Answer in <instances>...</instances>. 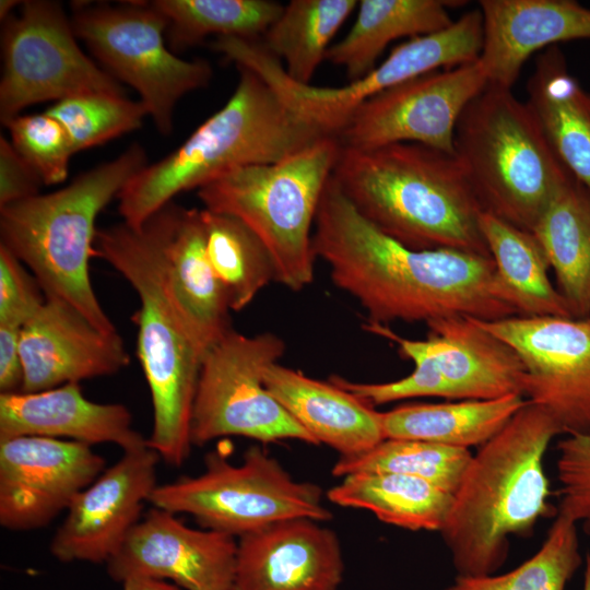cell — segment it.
<instances>
[{"instance_id":"6da1fadb","label":"cell","mask_w":590,"mask_h":590,"mask_svg":"<svg viewBox=\"0 0 590 590\" xmlns=\"http://www.w3.org/2000/svg\"><path fill=\"white\" fill-rule=\"evenodd\" d=\"M312 250L337 287L357 299L367 321L424 322L465 316H517L491 256L451 248L415 250L365 220L330 177L312 233Z\"/></svg>"},{"instance_id":"7a4b0ae2","label":"cell","mask_w":590,"mask_h":590,"mask_svg":"<svg viewBox=\"0 0 590 590\" xmlns=\"http://www.w3.org/2000/svg\"><path fill=\"white\" fill-rule=\"evenodd\" d=\"M560 434L555 420L528 401L473 453L440 531L458 576L493 575L507 560L510 538L531 535L555 512L544 457Z\"/></svg>"},{"instance_id":"3957f363","label":"cell","mask_w":590,"mask_h":590,"mask_svg":"<svg viewBox=\"0 0 590 590\" xmlns=\"http://www.w3.org/2000/svg\"><path fill=\"white\" fill-rule=\"evenodd\" d=\"M332 177L365 220L408 248L491 256L483 209L453 154L417 143L340 145Z\"/></svg>"},{"instance_id":"277c9868","label":"cell","mask_w":590,"mask_h":590,"mask_svg":"<svg viewBox=\"0 0 590 590\" xmlns=\"http://www.w3.org/2000/svg\"><path fill=\"white\" fill-rule=\"evenodd\" d=\"M163 231L160 210L140 227L122 222L98 229L95 252L129 282L140 298L133 321L153 408L148 446L165 463L180 467L192 446V411L204 352L168 286Z\"/></svg>"},{"instance_id":"5b68a950","label":"cell","mask_w":590,"mask_h":590,"mask_svg":"<svg viewBox=\"0 0 590 590\" xmlns=\"http://www.w3.org/2000/svg\"><path fill=\"white\" fill-rule=\"evenodd\" d=\"M237 69L238 83L226 104L121 190L118 211L126 224L140 227L178 193L239 167L278 163L330 137L292 110L257 73Z\"/></svg>"},{"instance_id":"8992f818","label":"cell","mask_w":590,"mask_h":590,"mask_svg":"<svg viewBox=\"0 0 590 590\" xmlns=\"http://www.w3.org/2000/svg\"><path fill=\"white\" fill-rule=\"evenodd\" d=\"M148 164L143 146L133 143L115 160L80 174L57 191L0 208V244L32 271L44 295L66 300L107 333L117 330L102 308L88 273L95 221Z\"/></svg>"},{"instance_id":"52a82bcc","label":"cell","mask_w":590,"mask_h":590,"mask_svg":"<svg viewBox=\"0 0 590 590\" xmlns=\"http://www.w3.org/2000/svg\"><path fill=\"white\" fill-rule=\"evenodd\" d=\"M453 155L483 211L528 232L574 178L527 102L492 84L460 115Z\"/></svg>"},{"instance_id":"ba28073f","label":"cell","mask_w":590,"mask_h":590,"mask_svg":"<svg viewBox=\"0 0 590 590\" xmlns=\"http://www.w3.org/2000/svg\"><path fill=\"white\" fill-rule=\"evenodd\" d=\"M340 144L327 137L278 163L233 169L198 189L204 209L240 220L263 243L275 282L299 292L314 281L312 225Z\"/></svg>"},{"instance_id":"9c48e42d","label":"cell","mask_w":590,"mask_h":590,"mask_svg":"<svg viewBox=\"0 0 590 590\" xmlns=\"http://www.w3.org/2000/svg\"><path fill=\"white\" fill-rule=\"evenodd\" d=\"M427 327V339L410 340L367 321L363 328L397 345L399 354L413 362V371L389 382H354L338 375L330 381L373 408L418 397L460 401L523 396L526 370L520 357L473 318L453 316Z\"/></svg>"},{"instance_id":"30bf717a","label":"cell","mask_w":590,"mask_h":590,"mask_svg":"<svg viewBox=\"0 0 590 590\" xmlns=\"http://www.w3.org/2000/svg\"><path fill=\"white\" fill-rule=\"evenodd\" d=\"M322 497L320 486L294 480L275 458L252 446L239 464L211 452L201 474L157 485L149 503L239 539L287 519L328 521L332 514Z\"/></svg>"},{"instance_id":"8fae6325","label":"cell","mask_w":590,"mask_h":590,"mask_svg":"<svg viewBox=\"0 0 590 590\" xmlns=\"http://www.w3.org/2000/svg\"><path fill=\"white\" fill-rule=\"evenodd\" d=\"M71 23L102 68L139 93L163 135L173 131L177 102L212 78L208 61L181 59L166 46L168 21L151 2L75 3Z\"/></svg>"},{"instance_id":"7c38bea8","label":"cell","mask_w":590,"mask_h":590,"mask_svg":"<svg viewBox=\"0 0 590 590\" xmlns=\"http://www.w3.org/2000/svg\"><path fill=\"white\" fill-rule=\"evenodd\" d=\"M483 36L481 11H468L438 32L410 38L364 78L339 87L292 80L280 59L258 44L243 48L239 63L262 78L297 115L335 138L355 108L369 97L423 74L477 61Z\"/></svg>"},{"instance_id":"4fadbf2b","label":"cell","mask_w":590,"mask_h":590,"mask_svg":"<svg viewBox=\"0 0 590 590\" xmlns=\"http://www.w3.org/2000/svg\"><path fill=\"white\" fill-rule=\"evenodd\" d=\"M285 349L275 333L245 335L232 328L205 352L192 411V445L225 436L318 445L264 384V370L279 363Z\"/></svg>"},{"instance_id":"5bb4252c","label":"cell","mask_w":590,"mask_h":590,"mask_svg":"<svg viewBox=\"0 0 590 590\" xmlns=\"http://www.w3.org/2000/svg\"><path fill=\"white\" fill-rule=\"evenodd\" d=\"M1 33L0 120L4 126L26 107L90 93L125 95L114 76L80 48L60 3L27 0Z\"/></svg>"},{"instance_id":"9a60e30c","label":"cell","mask_w":590,"mask_h":590,"mask_svg":"<svg viewBox=\"0 0 590 590\" xmlns=\"http://www.w3.org/2000/svg\"><path fill=\"white\" fill-rule=\"evenodd\" d=\"M487 84L480 60L423 74L363 102L335 139L355 150L417 143L453 154L458 119Z\"/></svg>"},{"instance_id":"2e32d148","label":"cell","mask_w":590,"mask_h":590,"mask_svg":"<svg viewBox=\"0 0 590 590\" xmlns=\"http://www.w3.org/2000/svg\"><path fill=\"white\" fill-rule=\"evenodd\" d=\"M473 319L518 354L529 402L544 409L563 434L590 433V317Z\"/></svg>"},{"instance_id":"e0dca14e","label":"cell","mask_w":590,"mask_h":590,"mask_svg":"<svg viewBox=\"0 0 590 590\" xmlns=\"http://www.w3.org/2000/svg\"><path fill=\"white\" fill-rule=\"evenodd\" d=\"M105 470L86 444L40 436L0 440V524L11 531L48 526Z\"/></svg>"},{"instance_id":"ac0fdd59","label":"cell","mask_w":590,"mask_h":590,"mask_svg":"<svg viewBox=\"0 0 590 590\" xmlns=\"http://www.w3.org/2000/svg\"><path fill=\"white\" fill-rule=\"evenodd\" d=\"M235 538L187 527L175 514L153 507L106 563L117 582L132 578L172 581L185 590H233Z\"/></svg>"},{"instance_id":"d6986e66","label":"cell","mask_w":590,"mask_h":590,"mask_svg":"<svg viewBox=\"0 0 590 590\" xmlns=\"http://www.w3.org/2000/svg\"><path fill=\"white\" fill-rule=\"evenodd\" d=\"M161 458L149 446L126 451L84 488L67 509L50 542L60 562L107 563L141 519L158 485Z\"/></svg>"},{"instance_id":"ffe728a7","label":"cell","mask_w":590,"mask_h":590,"mask_svg":"<svg viewBox=\"0 0 590 590\" xmlns=\"http://www.w3.org/2000/svg\"><path fill=\"white\" fill-rule=\"evenodd\" d=\"M21 392H38L66 384L109 376L129 364L118 332L107 333L58 297L45 302L23 326Z\"/></svg>"},{"instance_id":"44dd1931","label":"cell","mask_w":590,"mask_h":590,"mask_svg":"<svg viewBox=\"0 0 590 590\" xmlns=\"http://www.w3.org/2000/svg\"><path fill=\"white\" fill-rule=\"evenodd\" d=\"M343 570L332 529L287 519L239 538L233 590H338Z\"/></svg>"},{"instance_id":"7402d4cb","label":"cell","mask_w":590,"mask_h":590,"mask_svg":"<svg viewBox=\"0 0 590 590\" xmlns=\"http://www.w3.org/2000/svg\"><path fill=\"white\" fill-rule=\"evenodd\" d=\"M488 84L511 88L524 62L558 43L590 39V9L574 0H481Z\"/></svg>"},{"instance_id":"603a6c76","label":"cell","mask_w":590,"mask_h":590,"mask_svg":"<svg viewBox=\"0 0 590 590\" xmlns=\"http://www.w3.org/2000/svg\"><path fill=\"white\" fill-rule=\"evenodd\" d=\"M40 436L93 446L114 444L123 452L148 447L120 403L88 400L78 382L38 392L0 393V440Z\"/></svg>"},{"instance_id":"cb8c5ba5","label":"cell","mask_w":590,"mask_h":590,"mask_svg":"<svg viewBox=\"0 0 590 590\" xmlns=\"http://www.w3.org/2000/svg\"><path fill=\"white\" fill-rule=\"evenodd\" d=\"M162 210L168 286L205 354L232 326L224 288L206 256L201 210L185 209L173 202Z\"/></svg>"},{"instance_id":"d4e9b609","label":"cell","mask_w":590,"mask_h":590,"mask_svg":"<svg viewBox=\"0 0 590 590\" xmlns=\"http://www.w3.org/2000/svg\"><path fill=\"white\" fill-rule=\"evenodd\" d=\"M272 396L308 432L324 444L352 457L364 453L385 439L381 412L331 381L272 364L264 370Z\"/></svg>"},{"instance_id":"484cf974","label":"cell","mask_w":590,"mask_h":590,"mask_svg":"<svg viewBox=\"0 0 590 590\" xmlns=\"http://www.w3.org/2000/svg\"><path fill=\"white\" fill-rule=\"evenodd\" d=\"M527 94L554 153L590 192V93L571 75L557 46L538 55Z\"/></svg>"},{"instance_id":"4316f807","label":"cell","mask_w":590,"mask_h":590,"mask_svg":"<svg viewBox=\"0 0 590 590\" xmlns=\"http://www.w3.org/2000/svg\"><path fill=\"white\" fill-rule=\"evenodd\" d=\"M461 1L362 0L349 33L331 46L326 59L342 67L350 82L376 68L385 48L401 37L414 38L438 32L453 20L449 9Z\"/></svg>"},{"instance_id":"83f0119b","label":"cell","mask_w":590,"mask_h":590,"mask_svg":"<svg viewBox=\"0 0 590 590\" xmlns=\"http://www.w3.org/2000/svg\"><path fill=\"white\" fill-rule=\"evenodd\" d=\"M521 394L491 400L416 403L381 412L385 439H411L450 447H481L527 404Z\"/></svg>"},{"instance_id":"f1b7e54d","label":"cell","mask_w":590,"mask_h":590,"mask_svg":"<svg viewBox=\"0 0 590 590\" xmlns=\"http://www.w3.org/2000/svg\"><path fill=\"white\" fill-rule=\"evenodd\" d=\"M575 318L590 317V192L573 178L533 229Z\"/></svg>"},{"instance_id":"f546056e","label":"cell","mask_w":590,"mask_h":590,"mask_svg":"<svg viewBox=\"0 0 590 590\" xmlns=\"http://www.w3.org/2000/svg\"><path fill=\"white\" fill-rule=\"evenodd\" d=\"M341 507L366 509L380 521L411 531L440 532L453 494L420 477L384 471H359L327 492Z\"/></svg>"},{"instance_id":"4dcf8cb0","label":"cell","mask_w":590,"mask_h":590,"mask_svg":"<svg viewBox=\"0 0 590 590\" xmlns=\"http://www.w3.org/2000/svg\"><path fill=\"white\" fill-rule=\"evenodd\" d=\"M480 227L506 299L517 316L573 317L567 302L550 281V264L532 232L483 211Z\"/></svg>"},{"instance_id":"1f68e13d","label":"cell","mask_w":590,"mask_h":590,"mask_svg":"<svg viewBox=\"0 0 590 590\" xmlns=\"http://www.w3.org/2000/svg\"><path fill=\"white\" fill-rule=\"evenodd\" d=\"M356 0H292L259 39L285 63L286 74L310 84L329 43L358 5Z\"/></svg>"},{"instance_id":"d6a6232c","label":"cell","mask_w":590,"mask_h":590,"mask_svg":"<svg viewBox=\"0 0 590 590\" xmlns=\"http://www.w3.org/2000/svg\"><path fill=\"white\" fill-rule=\"evenodd\" d=\"M208 259L231 310L240 311L275 281L272 258L259 237L235 216L201 210Z\"/></svg>"},{"instance_id":"836d02e7","label":"cell","mask_w":590,"mask_h":590,"mask_svg":"<svg viewBox=\"0 0 590 590\" xmlns=\"http://www.w3.org/2000/svg\"><path fill=\"white\" fill-rule=\"evenodd\" d=\"M168 21L172 51H180L205 37L260 39L284 5L271 0H155L150 1Z\"/></svg>"},{"instance_id":"e575fe53","label":"cell","mask_w":590,"mask_h":590,"mask_svg":"<svg viewBox=\"0 0 590 590\" xmlns=\"http://www.w3.org/2000/svg\"><path fill=\"white\" fill-rule=\"evenodd\" d=\"M472 457L467 448L422 440L384 439L364 453L340 457L331 473L334 476L359 471L401 473L425 480L455 495Z\"/></svg>"},{"instance_id":"d590c367","label":"cell","mask_w":590,"mask_h":590,"mask_svg":"<svg viewBox=\"0 0 590 590\" xmlns=\"http://www.w3.org/2000/svg\"><path fill=\"white\" fill-rule=\"evenodd\" d=\"M577 527L557 511L539 551L520 566L499 576H458L446 590H565L582 564Z\"/></svg>"},{"instance_id":"8d00e7d4","label":"cell","mask_w":590,"mask_h":590,"mask_svg":"<svg viewBox=\"0 0 590 590\" xmlns=\"http://www.w3.org/2000/svg\"><path fill=\"white\" fill-rule=\"evenodd\" d=\"M46 113L64 127L74 153L139 129L148 116L141 101L110 93H90L64 98L50 106Z\"/></svg>"},{"instance_id":"74e56055","label":"cell","mask_w":590,"mask_h":590,"mask_svg":"<svg viewBox=\"0 0 590 590\" xmlns=\"http://www.w3.org/2000/svg\"><path fill=\"white\" fill-rule=\"evenodd\" d=\"M4 127L11 143L37 173L44 185H58L69 173V161L74 154L64 127L46 111L19 115Z\"/></svg>"},{"instance_id":"f35d334b","label":"cell","mask_w":590,"mask_h":590,"mask_svg":"<svg viewBox=\"0 0 590 590\" xmlns=\"http://www.w3.org/2000/svg\"><path fill=\"white\" fill-rule=\"evenodd\" d=\"M557 511L590 536V433L566 435L557 446Z\"/></svg>"},{"instance_id":"ab89813d","label":"cell","mask_w":590,"mask_h":590,"mask_svg":"<svg viewBox=\"0 0 590 590\" xmlns=\"http://www.w3.org/2000/svg\"><path fill=\"white\" fill-rule=\"evenodd\" d=\"M44 302L34 275L0 244V326L23 328Z\"/></svg>"},{"instance_id":"60d3db41","label":"cell","mask_w":590,"mask_h":590,"mask_svg":"<svg viewBox=\"0 0 590 590\" xmlns=\"http://www.w3.org/2000/svg\"><path fill=\"white\" fill-rule=\"evenodd\" d=\"M44 185L11 141L0 138V208L39 194Z\"/></svg>"},{"instance_id":"b9f144b4","label":"cell","mask_w":590,"mask_h":590,"mask_svg":"<svg viewBox=\"0 0 590 590\" xmlns=\"http://www.w3.org/2000/svg\"><path fill=\"white\" fill-rule=\"evenodd\" d=\"M22 328L0 326V393L20 392L23 365L20 353Z\"/></svg>"},{"instance_id":"7bdbcfd3","label":"cell","mask_w":590,"mask_h":590,"mask_svg":"<svg viewBox=\"0 0 590 590\" xmlns=\"http://www.w3.org/2000/svg\"><path fill=\"white\" fill-rule=\"evenodd\" d=\"M122 590H180V588L163 580L132 578L122 582Z\"/></svg>"},{"instance_id":"ee69618b","label":"cell","mask_w":590,"mask_h":590,"mask_svg":"<svg viewBox=\"0 0 590 590\" xmlns=\"http://www.w3.org/2000/svg\"><path fill=\"white\" fill-rule=\"evenodd\" d=\"M23 1H15V0H1L0 1V19L2 22H4L8 17H10L12 14L13 9L16 5H21Z\"/></svg>"},{"instance_id":"f6af8a7d","label":"cell","mask_w":590,"mask_h":590,"mask_svg":"<svg viewBox=\"0 0 590 590\" xmlns=\"http://www.w3.org/2000/svg\"><path fill=\"white\" fill-rule=\"evenodd\" d=\"M583 590H590V553L586 556Z\"/></svg>"}]
</instances>
